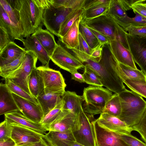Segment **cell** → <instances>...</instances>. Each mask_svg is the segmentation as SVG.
<instances>
[{
    "mask_svg": "<svg viewBox=\"0 0 146 146\" xmlns=\"http://www.w3.org/2000/svg\"><path fill=\"white\" fill-rule=\"evenodd\" d=\"M71 53L84 65H87L99 75L103 86L111 92L118 93L126 89L119 73V63L109 44L103 47L99 62L90 55L75 48L70 49Z\"/></svg>",
    "mask_w": 146,
    "mask_h": 146,
    "instance_id": "6da1fadb",
    "label": "cell"
},
{
    "mask_svg": "<svg viewBox=\"0 0 146 146\" xmlns=\"http://www.w3.org/2000/svg\"><path fill=\"white\" fill-rule=\"evenodd\" d=\"M19 17L23 37L33 34L43 24L44 9L50 0H8Z\"/></svg>",
    "mask_w": 146,
    "mask_h": 146,
    "instance_id": "7a4b0ae2",
    "label": "cell"
},
{
    "mask_svg": "<svg viewBox=\"0 0 146 146\" xmlns=\"http://www.w3.org/2000/svg\"><path fill=\"white\" fill-rule=\"evenodd\" d=\"M118 94L121 111L117 117L132 127L139 122L146 110V101L137 93L127 89Z\"/></svg>",
    "mask_w": 146,
    "mask_h": 146,
    "instance_id": "3957f363",
    "label": "cell"
},
{
    "mask_svg": "<svg viewBox=\"0 0 146 146\" xmlns=\"http://www.w3.org/2000/svg\"><path fill=\"white\" fill-rule=\"evenodd\" d=\"M112 95V92L102 86L90 85L84 88L82 96L84 111L93 116L101 114Z\"/></svg>",
    "mask_w": 146,
    "mask_h": 146,
    "instance_id": "277c9868",
    "label": "cell"
},
{
    "mask_svg": "<svg viewBox=\"0 0 146 146\" xmlns=\"http://www.w3.org/2000/svg\"><path fill=\"white\" fill-rule=\"evenodd\" d=\"M94 116L85 113L83 109L77 114L71 129L76 141L85 146H96L92 124Z\"/></svg>",
    "mask_w": 146,
    "mask_h": 146,
    "instance_id": "5b68a950",
    "label": "cell"
},
{
    "mask_svg": "<svg viewBox=\"0 0 146 146\" xmlns=\"http://www.w3.org/2000/svg\"><path fill=\"white\" fill-rule=\"evenodd\" d=\"M38 60L35 54L32 51H27L20 66L6 78L32 95L29 88V82L30 75L36 68Z\"/></svg>",
    "mask_w": 146,
    "mask_h": 146,
    "instance_id": "8992f818",
    "label": "cell"
},
{
    "mask_svg": "<svg viewBox=\"0 0 146 146\" xmlns=\"http://www.w3.org/2000/svg\"><path fill=\"white\" fill-rule=\"evenodd\" d=\"M45 92L63 93L66 85L60 72L50 68L49 64L36 67Z\"/></svg>",
    "mask_w": 146,
    "mask_h": 146,
    "instance_id": "52a82bcc",
    "label": "cell"
},
{
    "mask_svg": "<svg viewBox=\"0 0 146 146\" xmlns=\"http://www.w3.org/2000/svg\"><path fill=\"white\" fill-rule=\"evenodd\" d=\"M75 9L63 7L56 8L51 3L44 10L43 24L47 30L59 37L61 26L67 17Z\"/></svg>",
    "mask_w": 146,
    "mask_h": 146,
    "instance_id": "ba28073f",
    "label": "cell"
},
{
    "mask_svg": "<svg viewBox=\"0 0 146 146\" xmlns=\"http://www.w3.org/2000/svg\"><path fill=\"white\" fill-rule=\"evenodd\" d=\"M66 48L61 44H58L50 59L60 68L70 73L84 68L82 62Z\"/></svg>",
    "mask_w": 146,
    "mask_h": 146,
    "instance_id": "9c48e42d",
    "label": "cell"
},
{
    "mask_svg": "<svg viewBox=\"0 0 146 146\" xmlns=\"http://www.w3.org/2000/svg\"><path fill=\"white\" fill-rule=\"evenodd\" d=\"M7 124L10 131L11 138L15 142L16 146H23L38 142L44 136L19 125Z\"/></svg>",
    "mask_w": 146,
    "mask_h": 146,
    "instance_id": "30bf717a",
    "label": "cell"
},
{
    "mask_svg": "<svg viewBox=\"0 0 146 146\" xmlns=\"http://www.w3.org/2000/svg\"><path fill=\"white\" fill-rule=\"evenodd\" d=\"M126 37L135 62L146 75V35L139 36L127 33Z\"/></svg>",
    "mask_w": 146,
    "mask_h": 146,
    "instance_id": "8fae6325",
    "label": "cell"
},
{
    "mask_svg": "<svg viewBox=\"0 0 146 146\" xmlns=\"http://www.w3.org/2000/svg\"><path fill=\"white\" fill-rule=\"evenodd\" d=\"M96 146H129L118 134L111 132L99 125L96 119L92 122Z\"/></svg>",
    "mask_w": 146,
    "mask_h": 146,
    "instance_id": "7c38bea8",
    "label": "cell"
},
{
    "mask_svg": "<svg viewBox=\"0 0 146 146\" xmlns=\"http://www.w3.org/2000/svg\"><path fill=\"white\" fill-rule=\"evenodd\" d=\"M12 93L19 111L31 121L40 123L44 116L39 104H35L14 93Z\"/></svg>",
    "mask_w": 146,
    "mask_h": 146,
    "instance_id": "4fadbf2b",
    "label": "cell"
},
{
    "mask_svg": "<svg viewBox=\"0 0 146 146\" xmlns=\"http://www.w3.org/2000/svg\"><path fill=\"white\" fill-rule=\"evenodd\" d=\"M82 20L88 27L107 36L111 38V40H115V21L108 14Z\"/></svg>",
    "mask_w": 146,
    "mask_h": 146,
    "instance_id": "5bb4252c",
    "label": "cell"
},
{
    "mask_svg": "<svg viewBox=\"0 0 146 146\" xmlns=\"http://www.w3.org/2000/svg\"><path fill=\"white\" fill-rule=\"evenodd\" d=\"M96 120L101 127L111 132L119 134H130L133 131L117 117L106 113L100 114Z\"/></svg>",
    "mask_w": 146,
    "mask_h": 146,
    "instance_id": "9a60e30c",
    "label": "cell"
},
{
    "mask_svg": "<svg viewBox=\"0 0 146 146\" xmlns=\"http://www.w3.org/2000/svg\"><path fill=\"white\" fill-rule=\"evenodd\" d=\"M7 123L16 124L27 127L41 135H44L47 129L40 123H36L30 120L19 111H16L4 114Z\"/></svg>",
    "mask_w": 146,
    "mask_h": 146,
    "instance_id": "2e32d148",
    "label": "cell"
},
{
    "mask_svg": "<svg viewBox=\"0 0 146 146\" xmlns=\"http://www.w3.org/2000/svg\"><path fill=\"white\" fill-rule=\"evenodd\" d=\"M109 46L113 55L120 63L132 68L137 69L130 50L116 40H111Z\"/></svg>",
    "mask_w": 146,
    "mask_h": 146,
    "instance_id": "e0dca14e",
    "label": "cell"
},
{
    "mask_svg": "<svg viewBox=\"0 0 146 146\" xmlns=\"http://www.w3.org/2000/svg\"><path fill=\"white\" fill-rule=\"evenodd\" d=\"M43 138L50 146H70L76 141L71 129L64 132L50 131Z\"/></svg>",
    "mask_w": 146,
    "mask_h": 146,
    "instance_id": "ac0fdd59",
    "label": "cell"
},
{
    "mask_svg": "<svg viewBox=\"0 0 146 146\" xmlns=\"http://www.w3.org/2000/svg\"><path fill=\"white\" fill-rule=\"evenodd\" d=\"M77 114L62 110L55 120L50 125L48 130L64 132L71 130L76 120Z\"/></svg>",
    "mask_w": 146,
    "mask_h": 146,
    "instance_id": "d6986e66",
    "label": "cell"
},
{
    "mask_svg": "<svg viewBox=\"0 0 146 146\" xmlns=\"http://www.w3.org/2000/svg\"><path fill=\"white\" fill-rule=\"evenodd\" d=\"M23 43L26 51H33L42 66L49 64L50 57L35 36L32 35L24 39Z\"/></svg>",
    "mask_w": 146,
    "mask_h": 146,
    "instance_id": "ffe728a7",
    "label": "cell"
},
{
    "mask_svg": "<svg viewBox=\"0 0 146 146\" xmlns=\"http://www.w3.org/2000/svg\"><path fill=\"white\" fill-rule=\"evenodd\" d=\"M19 110L12 93L5 83L0 84V115Z\"/></svg>",
    "mask_w": 146,
    "mask_h": 146,
    "instance_id": "44dd1931",
    "label": "cell"
},
{
    "mask_svg": "<svg viewBox=\"0 0 146 146\" xmlns=\"http://www.w3.org/2000/svg\"><path fill=\"white\" fill-rule=\"evenodd\" d=\"M64 93L44 92L36 98L42 111L43 117L62 101Z\"/></svg>",
    "mask_w": 146,
    "mask_h": 146,
    "instance_id": "7402d4cb",
    "label": "cell"
},
{
    "mask_svg": "<svg viewBox=\"0 0 146 146\" xmlns=\"http://www.w3.org/2000/svg\"><path fill=\"white\" fill-rule=\"evenodd\" d=\"M26 51L14 41L11 42L0 52V66L11 62Z\"/></svg>",
    "mask_w": 146,
    "mask_h": 146,
    "instance_id": "603a6c76",
    "label": "cell"
},
{
    "mask_svg": "<svg viewBox=\"0 0 146 146\" xmlns=\"http://www.w3.org/2000/svg\"><path fill=\"white\" fill-rule=\"evenodd\" d=\"M62 98L64 102L62 110L77 114L83 109L82 106L84 102L83 96L78 95L75 92L65 91Z\"/></svg>",
    "mask_w": 146,
    "mask_h": 146,
    "instance_id": "cb8c5ba5",
    "label": "cell"
},
{
    "mask_svg": "<svg viewBox=\"0 0 146 146\" xmlns=\"http://www.w3.org/2000/svg\"><path fill=\"white\" fill-rule=\"evenodd\" d=\"M32 35L36 37L50 57L58 44L53 35L48 30L42 29V27H38Z\"/></svg>",
    "mask_w": 146,
    "mask_h": 146,
    "instance_id": "d4e9b609",
    "label": "cell"
},
{
    "mask_svg": "<svg viewBox=\"0 0 146 146\" xmlns=\"http://www.w3.org/2000/svg\"><path fill=\"white\" fill-rule=\"evenodd\" d=\"M0 26L4 28L12 38L23 42L24 39L20 28L10 19L1 5H0Z\"/></svg>",
    "mask_w": 146,
    "mask_h": 146,
    "instance_id": "484cf974",
    "label": "cell"
},
{
    "mask_svg": "<svg viewBox=\"0 0 146 146\" xmlns=\"http://www.w3.org/2000/svg\"><path fill=\"white\" fill-rule=\"evenodd\" d=\"M80 17L74 22L66 34L60 38V41L68 49L76 48L78 43L79 25L82 19Z\"/></svg>",
    "mask_w": 146,
    "mask_h": 146,
    "instance_id": "4316f807",
    "label": "cell"
},
{
    "mask_svg": "<svg viewBox=\"0 0 146 146\" xmlns=\"http://www.w3.org/2000/svg\"><path fill=\"white\" fill-rule=\"evenodd\" d=\"M119 75L123 82L126 79L146 81V75L141 70L135 69L119 63Z\"/></svg>",
    "mask_w": 146,
    "mask_h": 146,
    "instance_id": "83f0119b",
    "label": "cell"
},
{
    "mask_svg": "<svg viewBox=\"0 0 146 146\" xmlns=\"http://www.w3.org/2000/svg\"><path fill=\"white\" fill-rule=\"evenodd\" d=\"M29 86L30 92L36 98L44 92V89L36 67L32 72L29 78Z\"/></svg>",
    "mask_w": 146,
    "mask_h": 146,
    "instance_id": "f1b7e54d",
    "label": "cell"
},
{
    "mask_svg": "<svg viewBox=\"0 0 146 146\" xmlns=\"http://www.w3.org/2000/svg\"><path fill=\"white\" fill-rule=\"evenodd\" d=\"M79 29V31L88 44L92 49H94L101 44L96 36L82 19L80 22Z\"/></svg>",
    "mask_w": 146,
    "mask_h": 146,
    "instance_id": "f546056e",
    "label": "cell"
},
{
    "mask_svg": "<svg viewBox=\"0 0 146 146\" xmlns=\"http://www.w3.org/2000/svg\"><path fill=\"white\" fill-rule=\"evenodd\" d=\"M84 11L83 8L75 9L67 17L61 26L59 34L60 38L63 36L75 21L82 16Z\"/></svg>",
    "mask_w": 146,
    "mask_h": 146,
    "instance_id": "4dcf8cb0",
    "label": "cell"
},
{
    "mask_svg": "<svg viewBox=\"0 0 146 146\" xmlns=\"http://www.w3.org/2000/svg\"><path fill=\"white\" fill-rule=\"evenodd\" d=\"M121 111V106L118 93H115L107 103L103 113L117 117Z\"/></svg>",
    "mask_w": 146,
    "mask_h": 146,
    "instance_id": "1f68e13d",
    "label": "cell"
},
{
    "mask_svg": "<svg viewBox=\"0 0 146 146\" xmlns=\"http://www.w3.org/2000/svg\"><path fill=\"white\" fill-rule=\"evenodd\" d=\"M5 84L11 93L35 104H39L37 99L19 87L7 78H4Z\"/></svg>",
    "mask_w": 146,
    "mask_h": 146,
    "instance_id": "d6a6232c",
    "label": "cell"
},
{
    "mask_svg": "<svg viewBox=\"0 0 146 146\" xmlns=\"http://www.w3.org/2000/svg\"><path fill=\"white\" fill-rule=\"evenodd\" d=\"M107 14L115 22L127 15L119 0H111Z\"/></svg>",
    "mask_w": 146,
    "mask_h": 146,
    "instance_id": "836d02e7",
    "label": "cell"
},
{
    "mask_svg": "<svg viewBox=\"0 0 146 146\" xmlns=\"http://www.w3.org/2000/svg\"><path fill=\"white\" fill-rule=\"evenodd\" d=\"M135 14L134 17H129L127 15L115 22L124 29L130 25H146V18L137 13Z\"/></svg>",
    "mask_w": 146,
    "mask_h": 146,
    "instance_id": "e575fe53",
    "label": "cell"
},
{
    "mask_svg": "<svg viewBox=\"0 0 146 146\" xmlns=\"http://www.w3.org/2000/svg\"><path fill=\"white\" fill-rule=\"evenodd\" d=\"M123 83L131 91L146 98V81L126 79Z\"/></svg>",
    "mask_w": 146,
    "mask_h": 146,
    "instance_id": "d590c367",
    "label": "cell"
},
{
    "mask_svg": "<svg viewBox=\"0 0 146 146\" xmlns=\"http://www.w3.org/2000/svg\"><path fill=\"white\" fill-rule=\"evenodd\" d=\"M82 74L85 82L90 85L103 86L99 75L88 65H84Z\"/></svg>",
    "mask_w": 146,
    "mask_h": 146,
    "instance_id": "8d00e7d4",
    "label": "cell"
},
{
    "mask_svg": "<svg viewBox=\"0 0 146 146\" xmlns=\"http://www.w3.org/2000/svg\"><path fill=\"white\" fill-rule=\"evenodd\" d=\"M86 0H52L55 8L63 7L73 9L83 8Z\"/></svg>",
    "mask_w": 146,
    "mask_h": 146,
    "instance_id": "74e56055",
    "label": "cell"
},
{
    "mask_svg": "<svg viewBox=\"0 0 146 146\" xmlns=\"http://www.w3.org/2000/svg\"><path fill=\"white\" fill-rule=\"evenodd\" d=\"M64 104L62 101L43 118L40 123L48 131L50 125L55 120L62 110Z\"/></svg>",
    "mask_w": 146,
    "mask_h": 146,
    "instance_id": "f35d334b",
    "label": "cell"
},
{
    "mask_svg": "<svg viewBox=\"0 0 146 146\" xmlns=\"http://www.w3.org/2000/svg\"><path fill=\"white\" fill-rule=\"evenodd\" d=\"M110 5L97 7L84 10L82 15L83 20L91 19L107 14Z\"/></svg>",
    "mask_w": 146,
    "mask_h": 146,
    "instance_id": "ab89813d",
    "label": "cell"
},
{
    "mask_svg": "<svg viewBox=\"0 0 146 146\" xmlns=\"http://www.w3.org/2000/svg\"><path fill=\"white\" fill-rule=\"evenodd\" d=\"M25 53L22 54L11 62L0 66V76L5 78L17 69L21 64Z\"/></svg>",
    "mask_w": 146,
    "mask_h": 146,
    "instance_id": "60d3db41",
    "label": "cell"
},
{
    "mask_svg": "<svg viewBox=\"0 0 146 146\" xmlns=\"http://www.w3.org/2000/svg\"><path fill=\"white\" fill-rule=\"evenodd\" d=\"M0 5L6 13L10 20L21 29L19 17L8 0H0Z\"/></svg>",
    "mask_w": 146,
    "mask_h": 146,
    "instance_id": "b9f144b4",
    "label": "cell"
},
{
    "mask_svg": "<svg viewBox=\"0 0 146 146\" xmlns=\"http://www.w3.org/2000/svg\"><path fill=\"white\" fill-rule=\"evenodd\" d=\"M114 26L115 27V40L119 41L124 47L130 50L126 37V34L127 33V31L115 21Z\"/></svg>",
    "mask_w": 146,
    "mask_h": 146,
    "instance_id": "7bdbcfd3",
    "label": "cell"
},
{
    "mask_svg": "<svg viewBox=\"0 0 146 146\" xmlns=\"http://www.w3.org/2000/svg\"><path fill=\"white\" fill-rule=\"evenodd\" d=\"M133 131L138 132L146 144V110L139 122L132 127Z\"/></svg>",
    "mask_w": 146,
    "mask_h": 146,
    "instance_id": "ee69618b",
    "label": "cell"
},
{
    "mask_svg": "<svg viewBox=\"0 0 146 146\" xmlns=\"http://www.w3.org/2000/svg\"><path fill=\"white\" fill-rule=\"evenodd\" d=\"M120 138L129 146H146V144L130 134H118Z\"/></svg>",
    "mask_w": 146,
    "mask_h": 146,
    "instance_id": "f6af8a7d",
    "label": "cell"
},
{
    "mask_svg": "<svg viewBox=\"0 0 146 146\" xmlns=\"http://www.w3.org/2000/svg\"><path fill=\"white\" fill-rule=\"evenodd\" d=\"M125 30L128 31L129 34L139 36L146 35V25H130L127 27Z\"/></svg>",
    "mask_w": 146,
    "mask_h": 146,
    "instance_id": "bcb514c9",
    "label": "cell"
},
{
    "mask_svg": "<svg viewBox=\"0 0 146 146\" xmlns=\"http://www.w3.org/2000/svg\"><path fill=\"white\" fill-rule=\"evenodd\" d=\"M13 39L3 27L0 26V52L8 44L13 41Z\"/></svg>",
    "mask_w": 146,
    "mask_h": 146,
    "instance_id": "7dc6e473",
    "label": "cell"
},
{
    "mask_svg": "<svg viewBox=\"0 0 146 146\" xmlns=\"http://www.w3.org/2000/svg\"><path fill=\"white\" fill-rule=\"evenodd\" d=\"M111 0H86L83 8L86 10L97 7L109 5Z\"/></svg>",
    "mask_w": 146,
    "mask_h": 146,
    "instance_id": "c3c4849f",
    "label": "cell"
},
{
    "mask_svg": "<svg viewBox=\"0 0 146 146\" xmlns=\"http://www.w3.org/2000/svg\"><path fill=\"white\" fill-rule=\"evenodd\" d=\"M75 49L84 52L90 55L91 54L93 50V49H92L88 44L79 31L78 44V46Z\"/></svg>",
    "mask_w": 146,
    "mask_h": 146,
    "instance_id": "681fc988",
    "label": "cell"
},
{
    "mask_svg": "<svg viewBox=\"0 0 146 146\" xmlns=\"http://www.w3.org/2000/svg\"><path fill=\"white\" fill-rule=\"evenodd\" d=\"M11 138V132L5 119L0 124V141Z\"/></svg>",
    "mask_w": 146,
    "mask_h": 146,
    "instance_id": "f907efd6",
    "label": "cell"
},
{
    "mask_svg": "<svg viewBox=\"0 0 146 146\" xmlns=\"http://www.w3.org/2000/svg\"><path fill=\"white\" fill-rule=\"evenodd\" d=\"M88 28L96 36L101 44L103 45L110 44L111 40L109 37L94 29Z\"/></svg>",
    "mask_w": 146,
    "mask_h": 146,
    "instance_id": "816d5d0a",
    "label": "cell"
},
{
    "mask_svg": "<svg viewBox=\"0 0 146 146\" xmlns=\"http://www.w3.org/2000/svg\"><path fill=\"white\" fill-rule=\"evenodd\" d=\"M123 8L126 11L132 9L133 6L139 3H143L145 0H119Z\"/></svg>",
    "mask_w": 146,
    "mask_h": 146,
    "instance_id": "f5cc1de1",
    "label": "cell"
},
{
    "mask_svg": "<svg viewBox=\"0 0 146 146\" xmlns=\"http://www.w3.org/2000/svg\"><path fill=\"white\" fill-rule=\"evenodd\" d=\"M132 9L134 13H137L146 18V3L136 4L133 6Z\"/></svg>",
    "mask_w": 146,
    "mask_h": 146,
    "instance_id": "db71d44e",
    "label": "cell"
},
{
    "mask_svg": "<svg viewBox=\"0 0 146 146\" xmlns=\"http://www.w3.org/2000/svg\"><path fill=\"white\" fill-rule=\"evenodd\" d=\"M103 45L100 44L94 49L90 56L99 62L102 57Z\"/></svg>",
    "mask_w": 146,
    "mask_h": 146,
    "instance_id": "11a10c76",
    "label": "cell"
},
{
    "mask_svg": "<svg viewBox=\"0 0 146 146\" xmlns=\"http://www.w3.org/2000/svg\"><path fill=\"white\" fill-rule=\"evenodd\" d=\"M71 73L72 79L80 83L85 82L82 74L80 73L77 71L72 72Z\"/></svg>",
    "mask_w": 146,
    "mask_h": 146,
    "instance_id": "9f6ffc18",
    "label": "cell"
},
{
    "mask_svg": "<svg viewBox=\"0 0 146 146\" xmlns=\"http://www.w3.org/2000/svg\"><path fill=\"white\" fill-rule=\"evenodd\" d=\"M16 146L15 142L11 138H9L5 140L0 141V146Z\"/></svg>",
    "mask_w": 146,
    "mask_h": 146,
    "instance_id": "6f0895ef",
    "label": "cell"
},
{
    "mask_svg": "<svg viewBox=\"0 0 146 146\" xmlns=\"http://www.w3.org/2000/svg\"><path fill=\"white\" fill-rule=\"evenodd\" d=\"M23 146H50L43 139L39 142Z\"/></svg>",
    "mask_w": 146,
    "mask_h": 146,
    "instance_id": "680465c9",
    "label": "cell"
},
{
    "mask_svg": "<svg viewBox=\"0 0 146 146\" xmlns=\"http://www.w3.org/2000/svg\"><path fill=\"white\" fill-rule=\"evenodd\" d=\"M70 146H85L82 145L76 141H75L72 143Z\"/></svg>",
    "mask_w": 146,
    "mask_h": 146,
    "instance_id": "91938a15",
    "label": "cell"
},
{
    "mask_svg": "<svg viewBox=\"0 0 146 146\" xmlns=\"http://www.w3.org/2000/svg\"></svg>",
    "mask_w": 146,
    "mask_h": 146,
    "instance_id": "94428289",
    "label": "cell"
}]
</instances>
